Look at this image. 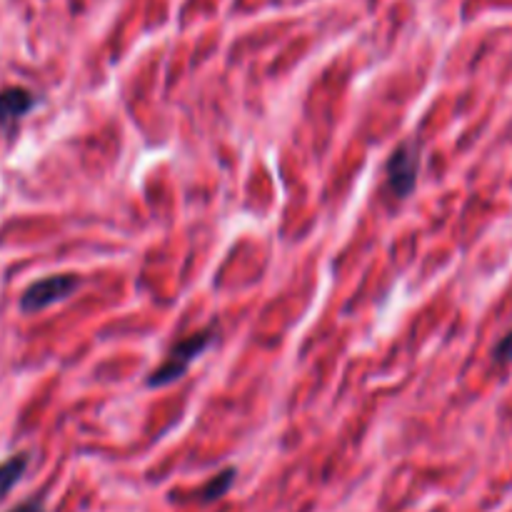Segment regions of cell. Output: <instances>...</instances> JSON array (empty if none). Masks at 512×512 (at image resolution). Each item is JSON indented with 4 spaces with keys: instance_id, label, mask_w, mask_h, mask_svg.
<instances>
[{
    "instance_id": "cell-1",
    "label": "cell",
    "mask_w": 512,
    "mask_h": 512,
    "mask_svg": "<svg viewBox=\"0 0 512 512\" xmlns=\"http://www.w3.org/2000/svg\"><path fill=\"white\" fill-rule=\"evenodd\" d=\"M213 340H215V328L210 325V328L200 330V333L175 343L173 350L168 353V358H165V363L160 365L158 370L150 373L148 378L150 388H165V385L178 383V380L188 373L190 365H193L195 360H198L210 345H213Z\"/></svg>"
},
{
    "instance_id": "cell-2",
    "label": "cell",
    "mask_w": 512,
    "mask_h": 512,
    "mask_svg": "<svg viewBox=\"0 0 512 512\" xmlns=\"http://www.w3.org/2000/svg\"><path fill=\"white\" fill-rule=\"evenodd\" d=\"M78 288V275H48V278L35 280L33 285H28V290H25L23 298H20V310H23L25 315L43 313V310L53 308L60 300L70 298Z\"/></svg>"
},
{
    "instance_id": "cell-3",
    "label": "cell",
    "mask_w": 512,
    "mask_h": 512,
    "mask_svg": "<svg viewBox=\"0 0 512 512\" xmlns=\"http://www.w3.org/2000/svg\"><path fill=\"white\" fill-rule=\"evenodd\" d=\"M420 148L415 140H405L393 150L388 160V185L395 198H408L418 183Z\"/></svg>"
},
{
    "instance_id": "cell-4",
    "label": "cell",
    "mask_w": 512,
    "mask_h": 512,
    "mask_svg": "<svg viewBox=\"0 0 512 512\" xmlns=\"http://www.w3.org/2000/svg\"><path fill=\"white\" fill-rule=\"evenodd\" d=\"M38 105V98L28 88L10 85L0 90V125H13Z\"/></svg>"
},
{
    "instance_id": "cell-5",
    "label": "cell",
    "mask_w": 512,
    "mask_h": 512,
    "mask_svg": "<svg viewBox=\"0 0 512 512\" xmlns=\"http://www.w3.org/2000/svg\"><path fill=\"white\" fill-rule=\"evenodd\" d=\"M28 465H30L28 453H18L13 455V458L5 460V463H0V500L8 498L10 490H13L15 485L20 483V478L25 475Z\"/></svg>"
},
{
    "instance_id": "cell-6",
    "label": "cell",
    "mask_w": 512,
    "mask_h": 512,
    "mask_svg": "<svg viewBox=\"0 0 512 512\" xmlns=\"http://www.w3.org/2000/svg\"><path fill=\"white\" fill-rule=\"evenodd\" d=\"M233 478H235V470L233 468L223 470V473L215 475V478L210 480L208 485H205L203 493H200V498H203L205 503H213V500L223 498V495L230 490V485H233Z\"/></svg>"
},
{
    "instance_id": "cell-7",
    "label": "cell",
    "mask_w": 512,
    "mask_h": 512,
    "mask_svg": "<svg viewBox=\"0 0 512 512\" xmlns=\"http://www.w3.org/2000/svg\"><path fill=\"white\" fill-rule=\"evenodd\" d=\"M495 363H500V365H505V363H510L512 360V330L508 335H505L503 340H500L498 343V348H495Z\"/></svg>"
},
{
    "instance_id": "cell-8",
    "label": "cell",
    "mask_w": 512,
    "mask_h": 512,
    "mask_svg": "<svg viewBox=\"0 0 512 512\" xmlns=\"http://www.w3.org/2000/svg\"><path fill=\"white\" fill-rule=\"evenodd\" d=\"M8 512H45V510H43V503H40V500H28V503H20L18 508H13Z\"/></svg>"
}]
</instances>
